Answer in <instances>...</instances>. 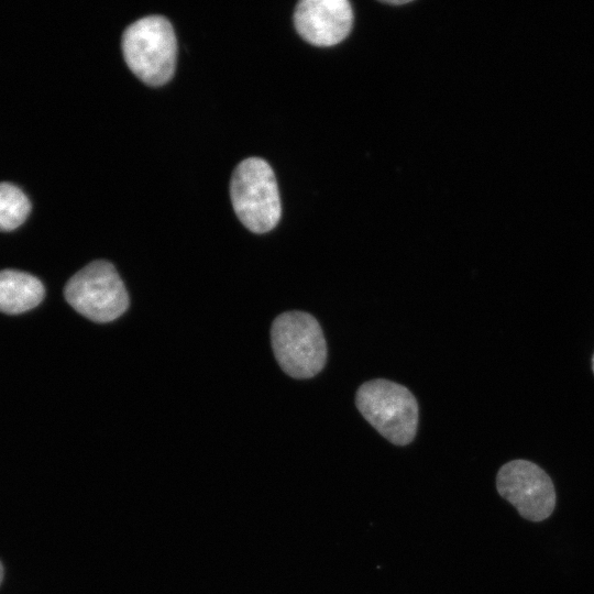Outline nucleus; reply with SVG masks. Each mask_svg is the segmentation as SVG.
<instances>
[{
    "mask_svg": "<svg viewBox=\"0 0 594 594\" xmlns=\"http://www.w3.org/2000/svg\"><path fill=\"white\" fill-rule=\"evenodd\" d=\"M122 52L128 67L150 86L166 84L174 75L177 41L170 22L148 15L130 24L122 35Z\"/></svg>",
    "mask_w": 594,
    "mask_h": 594,
    "instance_id": "1",
    "label": "nucleus"
},
{
    "mask_svg": "<svg viewBox=\"0 0 594 594\" xmlns=\"http://www.w3.org/2000/svg\"><path fill=\"white\" fill-rule=\"evenodd\" d=\"M232 207L239 220L254 233L276 227L282 206L275 174L260 157H249L234 169L230 183Z\"/></svg>",
    "mask_w": 594,
    "mask_h": 594,
    "instance_id": "2",
    "label": "nucleus"
},
{
    "mask_svg": "<svg viewBox=\"0 0 594 594\" xmlns=\"http://www.w3.org/2000/svg\"><path fill=\"white\" fill-rule=\"evenodd\" d=\"M275 359L295 378L318 374L327 360V345L318 321L304 311H287L275 318L271 329Z\"/></svg>",
    "mask_w": 594,
    "mask_h": 594,
    "instance_id": "3",
    "label": "nucleus"
},
{
    "mask_svg": "<svg viewBox=\"0 0 594 594\" xmlns=\"http://www.w3.org/2000/svg\"><path fill=\"white\" fill-rule=\"evenodd\" d=\"M362 416L388 441L405 446L415 438L418 405L403 385L373 380L360 386L355 397Z\"/></svg>",
    "mask_w": 594,
    "mask_h": 594,
    "instance_id": "4",
    "label": "nucleus"
},
{
    "mask_svg": "<svg viewBox=\"0 0 594 594\" xmlns=\"http://www.w3.org/2000/svg\"><path fill=\"white\" fill-rule=\"evenodd\" d=\"M64 296L77 312L95 322L112 321L129 306V296L117 270L101 260L75 273L64 288Z\"/></svg>",
    "mask_w": 594,
    "mask_h": 594,
    "instance_id": "5",
    "label": "nucleus"
},
{
    "mask_svg": "<svg viewBox=\"0 0 594 594\" xmlns=\"http://www.w3.org/2000/svg\"><path fill=\"white\" fill-rule=\"evenodd\" d=\"M496 488L521 517L531 521L548 518L556 506L551 479L530 461L514 460L504 464L496 476Z\"/></svg>",
    "mask_w": 594,
    "mask_h": 594,
    "instance_id": "6",
    "label": "nucleus"
},
{
    "mask_svg": "<svg viewBox=\"0 0 594 594\" xmlns=\"http://www.w3.org/2000/svg\"><path fill=\"white\" fill-rule=\"evenodd\" d=\"M294 23L308 43L332 46L350 33L353 11L346 0H302L295 9Z\"/></svg>",
    "mask_w": 594,
    "mask_h": 594,
    "instance_id": "7",
    "label": "nucleus"
},
{
    "mask_svg": "<svg viewBox=\"0 0 594 594\" xmlns=\"http://www.w3.org/2000/svg\"><path fill=\"white\" fill-rule=\"evenodd\" d=\"M42 282L25 272L0 271V311L16 315L36 307L44 298Z\"/></svg>",
    "mask_w": 594,
    "mask_h": 594,
    "instance_id": "8",
    "label": "nucleus"
},
{
    "mask_svg": "<svg viewBox=\"0 0 594 594\" xmlns=\"http://www.w3.org/2000/svg\"><path fill=\"white\" fill-rule=\"evenodd\" d=\"M31 202L26 195L11 183H0V230L11 231L28 218Z\"/></svg>",
    "mask_w": 594,
    "mask_h": 594,
    "instance_id": "9",
    "label": "nucleus"
},
{
    "mask_svg": "<svg viewBox=\"0 0 594 594\" xmlns=\"http://www.w3.org/2000/svg\"><path fill=\"white\" fill-rule=\"evenodd\" d=\"M382 2H384L386 4H391V6H402V4L409 3L411 1L410 0H404V1L403 0H397V1L391 0V1H382Z\"/></svg>",
    "mask_w": 594,
    "mask_h": 594,
    "instance_id": "10",
    "label": "nucleus"
},
{
    "mask_svg": "<svg viewBox=\"0 0 594 594\" xmlns=\"http://www.w3.org/2000/svg\"><path fill=\"white\" fill-rule=\"evenodd\" d=\"M2 580H3V565H2V563L0 561V584H1Z\"/></svg>",
    "mask_w": 594,
    "mask_h": 594,
    "instance_id": "11",
    "label": "nucleus"
},
{
    "mask_svg": "<svg viewBox=\"0 0 594 594\" xmlns=\"http://www.w3.org/2000/svg\"><path fill=\"white\" fill-rule=\"evenodd\" d=\"M593 372H594V355H593Z\"/></svg>",
    "mask_w": 594,
    "mask_h": 594,
    "instance_id": "12",
    "label": "nucleus"
}]
</instances>
